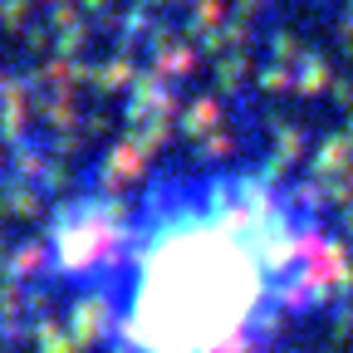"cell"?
<instances>
[{
    "label": "cell",
    "instance_id": "obj_1",
    "mask_svg": "<svg viewBox=\"0 0 353 353\" xmlns=\"http://www.w3.org/2000/svg\"><path fill=\"white\" fill-rule=\"evenodd\" d=\"M299 280V245L265 196L201 201L128 250L118 343L123 353H250Z\"/></svg>",
    "mask_w": 353,
    "mask_h": 353
}]
</instances>
